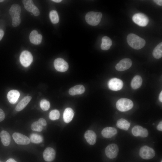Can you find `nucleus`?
Wrapping results in <instances>:
<instances>
[{
	"mask_svg": "<svg viewBox=\"0 0 162 162\" xmlns=\"http://www.w3.org/2000/svg\"><path fill=\"white\" fill-rule=\"evenodd\" d=\"M143 128L139 125H136L132 128V133L135 136H140Z\"/></svg>",
	"mask_w": 162,
	"mask_h": 162,
	"instance_id": "29",
	"label": "nucleus"
},
{
	"mask_svg": "<svg viewBox=\"0 0 162 162\" xmlns=\"http://www.w3.org/2000/svg\"><path fill=\"white\" fill-rule=\"evenodd\" d=\"M12 137L15 142L19 145H28L30 142L29 138L19 133H14Z\"/></svg>",
	"mask_w": 162,
	"mask_h": 162,
	"instance_id": "10",
	"label": "nucleus"
},
{
	"mask_svg": "<svg viewBox=\"0 0 162 162\" xmlns=\"http://www.w3.org/2000/svg\"><path fill=\"white\" fill-rule=\"evenodd\" d=\"M74 116L73 110L70 108H67L64 111L63 118L64 121L66 123L70 122Z\"/></svg>",
	"mask_w": 162,
	"mask_h": 162,
	"instance_id": "18",
	"label": "nucleus"
},
{
	"mask_svg": "<svg viewBox=\"0 0 162 162\" xmlns=\"http://www.w3.org/2000/svg\"><path fill=\"white\" fill-rule=\"evenodd\" d=\"M60 116V113L58 110H53L50 112L49 117L52 120H55L58 119Z\"/></svg>",
	"mask_w": 162,
	"mask_h": 162,
	"instance_id": "31",
	"label": "nucleus"
},
{
	"mask_svg": "<svg viewBox=\"0 0 162 162\" xmlns=\"http://www.w3.org/2000/svg\"><path fill=\"white\" fill-rule=\"evenodd\" d=\"M4 1V0H0V2H3Z\"/></svg>",
	"mask_w": 162,
	"mask_h": 162,
	"instance_id": "44",
	"label": "nucleus"
},
{
	"mask_svg": "<svg viewBox=\"0 0 162 162\" xmlns=\"http://www.w3.org/2000/svg\"><path fill=\"white\" fill-rule=\"evenodd\" d=\"M153 57L159 59L162 57V43L158 44L154 49L152 52Z\"/></svg>",
	"mask_w": 162,
	"mask_h": 162,
	"instance_id": "25",
	"label": "nucleus"
},
{
	"mask_svg": "<svg viewBox=\"0 0 162 162\" xmlns=\"http://www.w3.org/2000/svg\"><path fill=\"white\" fill-rule=\"evenodd\" d=\"M0 137L1 141L5 146H8L10 144L11 138L9 133L7 131L3 130L0 133Z\"/></svg>",
	"mask_w": 162,
	"mask_h": 162,
	"instance_id": "19",
	"label": "nucleus"
},
{
	"mask_svg": "<svg viewBox=\"0 0 162 162\" xmlns=\"http://www.w3.org/2000/svg\"><path fill=\"white\" fill-rule=\"evenodd\" d=\"M54 65L56 70L61 72L67 71L69 67L68 63L61 58L56 59L54 61Z\"/></svg>",
	"mask_w": 162,
	"mask_h": 162,
	"instance_id": "8",
	"label": "nucleus"
},
{
	"mask_svg": "<svg viewBox=\"0 0 162 162\" xmlns=\"http://www.w3.org/2000/svg\"><path fill=\"white\" fill-rule=\"evenodd\" d=\"M49 17L52 22L54 24L58 23L59 19L57 12L55 10H51L49 14Z\"/></svg>",
	"mask_w": 162,
	"mask_h": 162,
	"instance_id": "28",
	"label": "nucleus"
},
{
	"mask_svg": "<svg viewBox=\"0 0 162 162\" xmlns=\"http://www.w3.org/2000/svg\"><path fill=\"white\" fill-rule=\"evenodd\" d=\"M85 89L84 86L81 85H77L70 88L69 94L71 95L80 94L83 93Z\"/></svg>",
	"mask_w": 162,
	"mask_h": 162,
	"instance_id": "17",
	"label": "nucleus"
},
{
	"mask_svg": "<svg viewBox=\"0 0 162 162\" xmlns=\"http://www.w3.org/2000/svg\"><path fill=\"white\" fill-rule=\"evenodd\" d=\"M30 96H27L24 97L19 102L16 107V110L17 111H20L22 110L30 101L32 99Z\"/></svg>",
	"mask_w": 162,
	"mask_h": 162,
	"instance_id": "20",
	"label": "nucleus"
},
{
	"mask_svg": "<svg viewBox=\"0 0 162 162\" xmlns=\"http://www.w3.org/2000/svg\"><path fill=\"white\" fill-rule=\"evenodd\" d=\"M22 2L25 9L28 11L32 13L35 6L33 1L31 0H23Z\"/></svg>",
	"mask_w": 162,
	"mask_h": 162,
	"instance_id": "27",
	"label": "nucleus"
},
{
	"mask_svg": "<svg viewBox=\"0 0 162 162\" xmlns=\"http://www.w3.org/2000/svg\"><path fill=\"white\" fill-rule=\"evenodd\" d=\"M20 95V93L17 90H12L8 92L7 97L10 103L14 104L16 102Z\"/></svg>",
	"mask_w": 162,
	"mask_h": 162,
	"instance_id": "16",
	"label": "nucleus"
},
{
	"mask_svg": "<svg viewBox=\"0 0 162 162\" xmlns=\"http://www.w3.org/2000/svg\"><path fill=\"white\" fill-rule=\"evenodd\" d=\"M155 154L154 150L147 146H144L141 147L139 151V154L140 157L146 160L153 158Z\"/></svg>",
	"mask_w": 162,
	"mask_h": 162,
	"instance_id": "5",
	"label": "nucleus"
},
{
	"mask_svg": "<svg viewBox=\"0 0 162 162\" xmlns=\"http://www.w3.org/2000/svg\"><path fill=\"white\" fill-rule=\"evenodd\" d=\"M108 85L110 89L114 91H117L122 88L123 82L121 80L117 78H114L109 80Z\"/></svg>",
	"mask_w": 162,
	"mask_h": 162,
	"instance_id": "9",
	"label": "nucleus"
},
{
	"mask_svg": "<svg viewBox=\"0 0 162 162\" xmlns=\"http://www.w3.org/2000/svg\"><path fill=\"white\" fill-rule=\"evenodd\" d=\"M159 99L160 101L161 102H162V91H161L160 92L159 96Z\"/></svg>",
	"mask_w": 162,
	"mask_h": 162,
	"instance_id": "42",
	"label": "nucleus"
},
{
	"mask_svg": "<svg viewBox=\"0 0 162 162\" xmlns=\"http://www.w3.org/2000/svg\"><path fill=\"white\" fill-rule=\"evenodd\" d=\"M32 130L34 131L40 132L43 129V126L38 121L34 122L31 126Z\"/></svg>",
	"mask_w": 162,
	"mask_h": 162,
	"instance_id": "30",
	"label": "nucleus"
},
{
	"mask_svg": "<svg viewBox=\"0 0 162 162\" xmlns=\"http://www.w3.org/2000/svg\"><path fill=\"white\" fill-rule=\"evenodd\" d=\"M133 103L131 100L124 98L119 99L116 103L117 109L123 112L130 110L133 108Z\"/></svg>",
	"mask_w": 162,
	"mask_h": 162,
	"instance_id": "3",
	"label": "nucleus"
},
{
	"mask_svg": "<svg viewBox=\"0 0 162 162\" xmlns=\"http://www.w3.org/2000/svg\"><path fill=\"white\" fill-rule=\"evenodd\" d=\"M116 125L120 129L127 130L130 127V123L126 119L121 118L117 121Z\"/></svg>",
	"mask_w": 162,
	"mask_h": 162,
	"instance_id": "24",
	"label": "nucleus"
},
{
	"mask_svg": "<svg viewBox=\"0 0 162 162\" xmlns=\"http://www.w3.org/2000/svg\"><path fill=\"white\" fill-rule=\"evenodd\" d=\"M43 156L44 160L47 162H51L55 159L56 152L52 148L48 147L44 150Z\"/></svg>",
	"mask_w": 162,
	"mask_h": 162,
	"instance_id": "12",
	"label": "nucleus"
},
{
	"mask_svg": "<svg viewBox=\"0 0 162 162\" xmlns=\"http://www.w3.org/2000/svg\"><path fill=\"white\" fill-rule=\"evenodd\" d=\"M84 136L87 142L90 145H94L96 142L97 136L95 133L92 130H88L85 133Z\"/></svg>",
	"mask_w": 162,
	"mask_h": 162,
	"instance_id": "13",
	"label": "nucleus"
},
{
	"mask_svg": "<svg viewBox=\"0 0 162 162\" xmlns=\"http://www.w3.org/2000/svg\"><path fill=\"white\" fill-rule=\"evenodd\" d=\"M142 83V77L139 75H136L133 77L131 81V86L133 89H136L141 86Z\"/></svg>",
	"mask_w": 162,
	"mask_h": 162,
	"instance_id": "23",
	"label": "nucleus"
},
{
	"mask_svg": "<svg viewBox=\"0 0 162 162\" xmlns=\"http://www.w3.org/2000/svg\"><path fill=\"white\" fill-rule=\"evenodd\" d=\"M32 13L35 16H38L40 14L39 10L38 8L35 6Z\"/></svg>",
	"mask_w": 162,
	"mask_h": 162,
	"instance_id": "34",
	"label": "nucleus"
},
{
	"mask_svg": "<svg viewBox=\"0 0 162 162\" xmlns=\"http://www.w3.org/2000/svg\"><path fill=\"white\" fill-rule=\"evenodd\" d=\"M21 8L16 4H13L9 10V12L12 18L14 17L20 16L21 13Z\"/></svg>",
	"mask_w": 162,
	"mask_h": 162,
	"instance_id": "21",
	"label": "nucleus"
},
{
	"mask_svg": "<svg viewBox=\"0 0 162 162\" xmlns=\"http://www.w3.org/2000/svg\"><path fill=\"white\" fill-rule=\"evenodd\" d=\"M161 162H162V161H161Z\"/></svg>",
	"mask_w": 162,
	"mask_h": 162,
	"instance_id": "45",
	"label": "nucleus"
},
{
	"mask_svg": "<svg viewBox=\"0 0 162 162\" xmlns=\"http://www.w3.org/2000/svg\"><path fill=\"white\" fill-rule=\"evenodd\" d=\"M52 1L56 3H59L61 2L62 1L61 0H52Z\"/></svg>",
	"mask_w": 162,
	"mask_h": 162,
	"instance_id": "43",
	"label": "nucleus"
},
{
	"mask_svg": "<svg viewBox=\"0 0 162 162\" xmlns=\"http://www.w3.org/2000/svg\"><path fill=\"white\" fill-rule=\"evenodd\" d=\"M6 162H17L15 160L12 158L8 159Z\"/></svg>",
	"mask_w": 162,
	"mask_h": 162,
	"instance_id": "41",
	"label": "nucleus"
},
{
	"mask_svg": "<svg viewBox=\"0 0 162 162\" xmlns=\"http://www.w3.org/2000/svg\"><path fill=\"white\" fill-rule=\"evenodd\" d=\"M38 121L43 126H45L46 125V120L43 118H41Z\"/></svg>",
	"mask_w": 162,
	"mask_h": 162,
	"instance_id": "37",
	"label": "nucleus"
},
{
	"mask_svg": "<svg viewBox=\"0 0 162 162\" xmlns=\"http://www.w3.org/2000/svg\"><path fill=\"white\" fill-rule=\"evenodd\" d=\"M157 129L160 131H162V122L161 121L157 127Z\"/></svg>",
	"mask_w": 162,
	"mask_h": 162,
	"instance_id": "38",
	"label": "nucleus"
},
{
	"mask_svg": "<svg viewBox=\"0 0 162 162\" xmlns=\"http://www.w3.org/2000/svg\"><path fill=\"white\" fill-rule=\"evenodd\" d=\"M20 61L22 65L26 67L29 66L33 61V57L31 53L28 51H22L20 56Z\"/></svg>",
	"mask_w": 162,
	"mask_h": 162,
	"instance_id": "6",
	"label": "nucleus"
},
{
	"mask_svg": "<svg viewBox=\"0 0 162 162\" xmlns=\"http://www.w3.org/2000/svg\"><path fill=\"white\" fill-rule=\"evenodd\" d=\"M40 106L42 110L46 111L49 109L50 104L47 100L45 99H43L40 102Z\"/></svg>",
	"mask_w": 162,
	"mask_h": 162,
	"instance_id": "32",
	"label": "nucleus"
},
{
	"mask_svg": "<svg viewBox=\"0 0 162 162\" xmlns=\"http://www.w3.org/2000/svg\"><path fill=\"white\" fill-rule=\"evenodd\" d=\"M30 140L32 142L35 143L41 142L43 140V137L36 134H32L30 136Z\"/></svg>",
	"mask_w": 162,
	"mask_h": 162,
	"instance_id": "26",
	"label": "nucleus"
},
{
	"mask_svg": "<svg viewBox=\"0 0 162 162\" xmlns=\"http://www.w3.org/2000/svg\"><path fill=\"white\" fill-rule=\"evenodd\" d=\"M132 65L131 60L125 58L120 60L116 65V69L119 71H123L130 68Z\"/></svg>",
	"mask_w": 162,
	"mask_h": 162,
	"instance_id": "11",
	"label": "nucleus"
},
{
	"mask_svg": "<svg viewBox=\"0 0 162 162\" xmlns=\"http://www.w3.org/2000/svg\"><path fill=\"white\" fill-rule=\"evenodd\" d=\"M117 133V129L113 127H107L104 128L101 132L102 136L106 138L112 137Z\"/></svg>",
	"mask_w": 162,
	"mask_h": 162,
	"instance_id": "14",
	"label": "nucleus"
},
{
	"mask_svg": "<svg viewBox=\"0 0 162 162\" xmlns=\"http://www.w3.org/2000/svg\"><path fill=\"white\" fill-rule=\"evenodd\" d=\"M101 41V48L103 50H109L112 44V42L111 39L106 36H104L102 38Z\"/></svg>",
	"mask_w": 162,
	"mask_h": 162,
	"instance_id": "22",
	"label": "nucleus"
},
{
	"mask_svg": "<svg viewBox=\"0 0 162 162\" xmlns=\"http://www.w3.org/2000/svg\"><path fill=\"white\" fill-rule=\"evenodd\" d=\"M127 40L129 45L136 50L141 49L146 44L144 39L133 33L130 34L128 35Z\"/></svg>",
	"mask_w": 162,
	"mask_h": 162,
	"instance_id": "1",
	"label": "nucleus"
},
{
	"mask_svg": "<svg viewBox=\"0 0 162 162\" xmlns=\"http://www.w3.org/2000/svg\"><path fill=\"white\" fill-rule=\"evenodd\" d=\"M4 34V31L2 29H0V41L2 39Z\"/></svg>",
	"mask_w": 162,
	"mask_h": 162,
	"instance_id": "40",
	"label": "nucleus"
},
{
	"mask_svg": "<svg viewBox=\"0 0 162 162\" xmlns=\"http://www.w3.org/2000/svg\"><path fill=\"white\" fill-rule=\"evenodd\" d=\"M148 134L147 130L146 128H143L140 136L142 137H146L148 136Z\"/></svg>",
	"mask_w": 162,
	"mask_h": 162,
	"instance_id": "35",
	"label": "nucleus"
},
{
	"mask_svg": "<svg viewBox=\"0 0 162 162\" xmlns=\"http://www.w3.org/2000/svg\"><path fill=\"white\" fill-rule=\"evenodd\" d=\"M153 1L157 4L160 5H162V0H154Z\"/></svg>",
	"mask_w": 162,
	"mask_h": 162,
	"instance_id": "39",
	"label": "nucleus"
},
{
	"mask_svg": "<svg viewBox=\"0 0 162 162\" xmlns=\"http://www.w3.org/2000/svg\"><path fill=\"white\" fill-rule=\"evenodd\" d=\"M12 19V24L13 26L17 27L20 24L21 19L20 16L14 17Z\"/></svg>",
	"mask_w": 162,
	"mask_h": 162,
	"instance_id": "33",
	"label": "nucleus"
},
{
	"mask_svg": "<svg viewBox=\"0 0 162 162\" xmlns=\"http://www.w3.org/2000/svg\"><path fill=\"white\" fill-rule=\"evenodd\" d=\"M102 14L100 12L90 11L86 14L85 19L86 22L92 26L97 25L101 21Z\"/></svg>",
	"mask_w": 162,
	"mask_h": 162,
	"instance_id": "2",
	"label": "nucleus"
},
{
	"mask_svg": "<svg viewBox=\"0 0 162 162\" xmlns=\"http://www.w3.org/2000/svg\"><path fill=\"white\" fill-rule=\"evenodd\" d=\"M132 19L134 22L141 26H145L148 23L149 20L145 14L140 13H137L133 16Z\"/></svg>",
	"mask_w": 162,
	"mask_h": 162,
	"instance_id": "4",
	"label": "nucleus"
},
{
	"mask_svg": "<svg viewBox=\"0 0 162 162\" xmlns=\"http://www.w3.org/2000/svg\"><path fill=\"white\" fill-rule=\"evenodd\" d=\"M119 151L118 146L112 143L109 145L106 148L105 153L107 157L110 159H113L116 157Z\"/></svg>",
	"mask_w": 162,
	"mask_h": 162,
	"instance_id": "7",
	"label": "nucleus"
},
{
	"mask_svg": "<svg viewBox=\"0 0 162 162\" xmlns=\"http://www.w3.org/2000/svg\"><path fill=\"white\" fill-rule=\"evenodd\" d=\"M42 36L38 34L36 30H33L30 33L29 39L31 42L34 44H40L41 42Z\"/></svg>",
	"mask_w": 162,
	"mask_h": 162,
	"instance_id": "15",
	"label": "nucleus"
},
{
	"mask_svg": "<svg viewBox=\"0 0 162 162\" xmlns=\"http://www.w3.org/2000/svg\"><path fill=\"white\" fill-rule=\"evenodd\" d=\"M5 117V115L3 111L0 108V122L4 120Z\"/></svg>",
	"mask_w": 162,
	"mask_h": 162,
	"instance_id": "36",
	"label": "nucleus"
}]
</instances>
